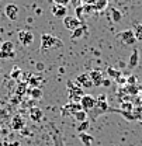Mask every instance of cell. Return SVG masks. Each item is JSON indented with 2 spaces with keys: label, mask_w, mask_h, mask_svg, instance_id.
<instances>
[{
  "label": "cell",
  "mask_w": 142,
  "mask_h": 146,
  "mask_svg": "<svg viewBox=\"0 0 142 146\" xmlns=\"http://www.w3.org/2000/svg\"><path fill=\"white\" fill-rule=\"evenodd\" d=\"M52 141H53V146H65V141H63L62 133L55 127L52 128Z\"/></svg>",
  "instance_id": "cell-15"
},
{
  "label": "cell",
  "mask_w": 142,
  "mask_h": 146,
  "mask_svg": "<svg viewBox=\"0 0 142 146\" xmlns=\"http://www.w3.org/2000/svg\"><path fill=\"white\" fill-rule=\"evenodd\" d=\"M53 4H61V6H68L71 3V0H52Z\"/></svg>",
  "instance_id": "cell-32"
},
{
  "label": "cell",
  "mask_w": 142,
  "mask_h": 146,
  "mask_svg": "<svg viewBox=\"0 0 142 146\" xmlns=\"http://www.w3.org/2000/svg\"><path fill=\"white\" fill-rule=\"evenodd\" d=\"M139 91L141 90H139V87L137 84H127V87H125V93L131 94V96H138Z\"/></svg>",
  "instance_id": "cell-23"
},
{
  "label": "cell",
  "mask_w": 142,
  "mask_h": 146,
  "mask_svg": "<svg viewBox=\"0 0 142 146\" xmlns=\"http://www.w3.org/2000/svg\"><path fill=\"white\" fill-rule=\"evenodd\" d=\"M4 16L9 18L10 21H16L18 18V7L13 3H9L4 7Z\"/></svg>",
  "instance_id": "cell-8"
},
{
  "label": "cell",
  "mask_w": 142,
  "mask_h": 146,
  "mask_svg": "<svg viewBox=\"0 0 142 146\" xmlns=\"http://www.w3.org/2000/svg\"><path fill=\"white\" fill-rule=\"evenodd\" d=\"M79 110H82L79 103H71V101H69L66 106L62 107V115H63V117H69V115H73V114H75L76 111H79Z\"/></svg>",
  "instance_id": "cell-10"
},
{
  "label": "cell",
  "mask_w": 142,
  "mask_h": 146,
  "mask_svg": "<svg viewBox=\"0 0 142 146\" xmlns=\"http://www.w3.org/2000/svg\"><path fill=\"white\" fill-rule=\"evenodd\" d=\"M107 72H108V74H110L113 79H115V80H117L118 77H121V72H118V70H114L113 68H108V69H107Z\"/></svg>",
  "instance_id": "cell-29"
},
{
  "label": "cell",
  "mask_w": 142,
  "mask_h": 146,
  "mask_svg": "<svg viewBox=\"0 0 142 146\" xmlns=\"http://www.w3.org/2000/svg\"><path fill=\"white\" fill-rule=\"evenodd\" d=\"M93 6H94L96 11H103V10H106L107 6H108V0H96V3Z\"/></svg>",
  "instance_id": "cell-24"
},
{
  "label": "cell",
  "mask_w": 142,
  "mask_h": 146,
  "mask_svg": "<svg viewBox=\"0 0 142 146\" xmlns=\"http://www.w3.org/2000/svg\"><path fill=\"white\" fill-rule=\"evenodd\" d=\"M75 83H76L77 86H80L82 89H90V87L93 86L91 79H90V76L87 74V73H82V74H79V76L76 77Z\"/></svg>",
  "instance_id": "cell-9"
},
{
  "label": "cell",
  "mask_w": 142,
  "mask_h": 146,
  "mask_svg": "<svg viewBox=\"0 0 142 146\" xmlns=\"http://www.w3.org/2000/svg\"><path fill=\"white\" fill-rule=\"evenodd\" d=\"M83 1V4H94L96 3V0H82Z\"/></svg>",
  "instance_id": "cell-36"
},
{
  "label": "cell",
  "mask_w": 142,
  "mask_h": 146,
  "mask_svg": "<svg viewBox=\"0 0 142 146\" xmlns=\"http://www.w3.org/2000/svg\"><path fill=\"white\" fill-rule=\"evenodd\" d=\"M0 52H14V44L11 41H6L0 46Z\"/></svg>",
  "instance_id": "cell-22"
},
{
  "label": "cell",
  "mask_w": 142,
  "mask_h": 146,
  "mask_svg": "<svg viewBox=\"0 0 142 146\" xmlns=\"http://www.w3.org/2000/svg\"><path fill=\"white\" fill-rule=\"evenodd\" d=\"M0 72H1V69H0Z\"/></svg>",
  "instance_id": "cell-40"
},
{
  "label": "cell",
  "mask_w": 142,
  "mask_h": 146,
  "mask_svg": "<svg viewBox=\"0 0 142 146\" xmlns=\"http://www.w3.org/2000/svg\"><path fill=\"white\" fill-rule=\"evenodd\" d=\"M62 21H63V27L66 30H69V31H73L75 28L82 25V21L77 17H75V16H65L62 18Z\"/></svg>",
  "instance_id": "cell-7"
},
{
  "label": "cell",
  "mask_w": 142,
  "mask_h": 146,
  "mask_svg": "<svg viewBox=\"0 0 142 146\" xmlns=\"http://www.w3.org/2000/svg\"><path fill=\"white\" fill-rule=\"evenodd\" d=\"M87 112L85 111V110H79V111H76L75 114H73V118L77 121V122H82V121H86L87 119Z\"/></svg>",
  "instance_id": "cell-21"
},
{
  "label": "cell",
  "mask_w": 142,
  "mask_h": 146,
  "mask_svg": "<svg viewBox=\"0 0 142 146\" xmlns=\"http://www.w3.org/2000/svg\"><path fill=\"white\" fill-rule=\"evenodd\" d=\"M20 72H21V70L18 69L17 66H14V69L11 70V77H13V79H18V74H20Z\"/></svg>",
  "instance_id": "cell-33"
},
{
  "label": "cell",
  "mask_w": 142,
  "mask_h": 146,
  "mask_svg": "<svg viewBox=\"0 0 142 146\" xmlns=\"http://www.w3.org/2000/svg\"><path fill=\"white\" fill-rule=\"evenodd\" d=\"M71 33H72V34H71L72 39H79V38H82V36L87 33V27H86V24H82L80 27L75 28L73 31H71Z\"/></svg>",
  "instance_id": "cell-16"
},
{
  "label": "cell",
  "mask_w": 142,
  "mask_h": 146,
  "mask_svg": "<svg viewBox=\"0 0 142 146\" xmlns=\"http://www.w3.org/2000/svg\"><path fill=\"white\" fill-rule=\"evenodd\" d=\"M11 128L16 129V131H20L24 128V119L21 115H16L13 119H11Z\"/></svg>",
  "instance_id": "cell-18"
},
{
  "label": "cell",
  "mask_w": 142,
  "mask_h": 146,
  "mask_svg": "<svg viewBox=\"0 0 142 146\" xmlns=\"http://www.w3.org/2000/svg\"><path fill=\"white\" fill-rule=\"evenodd\" d=\"M25 87H27V83H21V84L18 86V91H17V93H18V94H23Z\"/></svg>",
  "instance_id": "cell-34"
},
{
  "label": "cell",
  "mask_w": 142,
  "mask_h": 146,
  "mask_svg": "<svg viewBox=\"0 0 142 146\" xmlns=\"http://www.w3.org/2000/svg\"><path fill=\"white\" fill-rule=\"evenodd\" d=\"M14 52H0V58L1 59H11V58H14Z\"/></svg>",
  "instance_id": "cell-30"
},
{
  "label": "cell",
  "mask_w": 142,
  "mask_h": 146,
  "mask_svg": "<svg viewBox=\"0 0 142 146\" xmlns=\"http://www.w3.org/2000/svg\"><path fill=\"white\" fill-rule=\"evenodd\" d=\"M110 17H111V21H113V23L118 24V23L123 20V13H121L118 9H111V11H110Z\"/></svg>",
  "instance_id": "cell-19"
},
{
  "label": "cell",
  "mask_w": 142,
  "mask_h": 146,
  "mask_svg": "<svg viewBox=\"0 0 142 146\" xmlns=\"http://www.w3.org/2000/svg\"><path fill=\"white\" fill-rule=\"evenodd\" d=\"M111 84V82L108 80V79H103V82H101V86H106V87H108Z\"/></svg>",
  "instance_id": "cell-35"
},
{
  "label": "cell",
  "mask_w": 142,
  "mask_h": 146,
  "mask_svg": "<svg viewBox=\"0 0 142 146\" xmlns=\"http://www.w3.org/2000/svg\"><path fill=\"white\" fill-rule=\"evenodd\" d=\"M30 96H31L34 100H39V98L42 97V90H41L39 87H31V90H30Z\"/></svg>",
  "instance_id": "cell-27"
},
{
  "label": "cell",
  "mask_w": 142,
  "mask_h": 146,
  "mask_svg": "<svg viewBox=\"0 0 142 146\" xmlns=\"http://www.w3.org/2000/svg\"><path fill=\"white\" fill-rule=\"evenodd\" d=\"M37 69H38V70H42V69H44V65H42V63H37Z\"/></svg>",
  "instance_id": "cell-37"
},
{
  "label": "cell",
  "mask_w": 142,
  "mask_h": 146,
  "mask_svg": "<svg viewBox=\"0 0 142 146\" xmlns=\"http://www.w3.org/2000/svg\"><path fill=\"white\" fill-rule=\"evenodd\" d=\"M17 38H18V42H20L23 46H30V45L34 42V34H33L31 31L21 30V31H18Z\"/></svg>",
  "instance_id": "cell-6"
},
{
  "label": "cell",
  "mask_w": 142,
  "mask_h": 146,
  "mask_svg": "<svg viewBox=\"0 0 142 146\" xmlns=\"http://www.w3.org/2000/svg\"><path fill=\"white\" fill-rule=\"evenodd\" d=\"M90 128V122L86 119V121H82V122H79L77 124V127H76V131H77V133H80V132H87V129Z\"/></svg>",
  "instance_id": "cell-26"
},
{
  "label": "cell",
  "mask_w": 142,
  "mask_h": 146,
  "mask_svg": "<svg viewBox=\"0 0 142 146\" xmlns=\"http://www.w3.org/2000/svg\"><path fill=\"white\" fill-rule=\"evenodd\" d=\"M1 33H3V30H1V28H0V34H1Z\"/></svg>",
  "instance_id": "cell-39"
},
{
  "label": "cell",
  "mask_w": 142,
  "mask_h": 146,
  "mask_svg": "<svg viewBox=\"0 0 142 146\" xmlns=\"http://www.w3.org/2000/svg\"><path fill=\"white\" fill-rule=\"evenodd\" d=\"M132 115H134V121H142V106H134Z\"/></svg>",
  "instance_id": "cell-25"
},
{
  "label": "cell",
  "mask_w": 142,
  "mask_h": 146,
  "mask_svg": "<svg viewBox=\"0 0 142 146\" xmlns=\"http://www.w3.org/2000/svg\"><path fill=\"white\" fill-rule=\"evenodd\" d=\"M138 62H139V51L137 48H134L131 52V56H129V60H128V68L135 69L138 66Z\"/></svg>",
  "instance_id": "cell-13"
},
{
  "label": "cell",
  "mask_w": 142,
  "mask_h": 146,
  "mask_svg": "<svg viewBox=\"0 0 142 146\" xmlns=\"http://www.w3.org/2000/svg\"><path fill=\"white\" fill-rule=\"evenodd\" d=\"M71 1H73V3H75V4H76V3H77V1H82V0H71Z\"/></svg>",
  "instance_id": "cell-38"
},
{
  "label": "cell",
  "mask_w": 142,
  "mask_h": 146,
  "mask_svg": "<svg viewBox=\"0 0 142 146\" xmlns=\"http://www.w3.org/2000/svg\"><path fill=\"white\" fill-rule=\"evenodd\" d=\"M138 80H137V76H129L127 79V84H137Z\"/></svg>",
  "instance_id": "cell-31"
},
{
  "label": "cell",
  "mask_w": 142,
  "mask_h": 146,
  "mask_svg": "<svg viewBox=\"0 0 142 146\" xmlns=\"http://www.w3.org/2000/svg\"><path fill=\"white\" fill-rule=\"evenodd\" d=\"M79 104H80L82 110H85V111L87 112V111H90V110L96 106V97L91 96V94H83V96L80 97Z\"/></svg>",
  "instance_id": "cell-5"
},
{
  "label": "cell",
  "mask_w": 142,
  "mask_h": 146,
  "mask_svg": "<svg viewBox=\"0 0 142 146\" xmlns=\"http://www.w3.org/2000/svg\"><path fill=\"white\" fill-rule=\"evenodd\" d=\"M83 89L80 86H77L76 83H68V96H69V101L71 103H79L80 97L83 96Z\"/></svg>",
  "instance_id": "cell-3"
},
{
  "label": "cell",
  "mask_w": 142,
  "mask_h": 146,
  "mask_svg": "<svg viewBox=\"0 0 142 146\" xmlns=\"http://www.w3.org/2000/svg\"><path fill=\"white\" fill-rule=\"evenodd\" d=\"M44 118V112L42 110L38 108V107H33L30 110V119L34 121V122H39L41 119Z\"/></svg>",
  "instance_id": "cell-14"
},
{
  "label": "cell",
  "mask_w": 142,
  "mask_h": 146,
  "mask_svg": "<svg viewBox=\"0 0 142 146\" xmlns=\"http://www.w3.org/2000/svg\"><path fill=\"white\" fill-rule=\"evenodd\" d=\"M117 39H118L123 45H127V46H132V45H135V42H137L132 30H124V31L118 33V34H117Z\"/></svg>",
  "instance_id": "cell-4"
},
{
  "label": "cell",
  "mask_w": 142,
  "mask_h": 146,
  "mask_svg": "<svg viewBox=\"0 0 142 146\" xmlns=\"http://www.w3.org/2000/svg\"><path fill=\"white\" fill-rule=\"evenodd\" d=\"M41 83H42L41 77H35V76H31V79L28 80V83H27V84H30L31 87H38V86H39Z\"/></svg>",
  "instance_id": "cell-28"
},
{
  "label": "cell",
  "mask_w": 142,
  "mask_h": 146,
  "mask_svg": "<svg viewBox=\"0 0 142 146\" xmlns=\"http://www.w3.org/2000/svg\"><path fill=\"white\" fill-rule=\"evenodd\" d=\"M108 110H110V107H108V103H107V97L104 94H100L99 97H96V106L90 111H87V114H90V117L93 119H96L99 115L106 114Z\"/></svg>",
  "instance_id": "cell-1"
},
{
  "label": "cell",
  "mask_w": 142,
  "mask_h": 146,
  "mask_svg": "<svg viewBox=\"0 0 142 146\" xmlns=\"http://www.w3.org/2000/svg\"><path fill=\"white\" fill-rule=\"evenodd\" d=\"M132 33H134V35H135V39L142 42V24L141 23H135V24H134Z\"/></svg>",
  "instance_id": "cell-20"
},
{
  "label": "cell",
  "mask_w": 142,
  "mask_h": 146,
  "mask_svg": "<svg viewBox=\"0 0 142 146\" xmlns=\"http://www.w3.org/2000/svg\"><path fill=\"white\" fill-rule=\"evenodd\" d=\"M62 46H63V42L55 35H51V34H42L41 35V49L42 51L52 49V48H62Z\"/></svg>",
  "instance_id": "cell-2"
},
{
  "label": "cell",
  "mask_w": 142,
  "mask_h": 146,
  "mask_svg": "<svg viewBox=\"0 0 142 146\" xmlns=\"http://www.w3.org/2000/svg\"><path fill=\"white\" fill-rule=\"evenodd\" d=\"M89 76H90V79H91V83H93V86H101V82H103V79H104V76H103L101 70L96 69V70L90 72Z\"/></svg>",
  "instance_id": "cell-12"
},
{
  "label": "cell",
  "mask_w": 142,
  "mask_h": 146,
  "mask_svg": "<svg viewBox=\"0 0 142 146\" xmlns=\"http://www.w3.org/2000/svg\"><path fill=\"white\" fill-rule=\"evenodd\" d=\"M51 13H52L53 17L63 18L65 16H68V7L66 6H61V4H53L51 7Z\"/></svg>",
  "instance_id": "cell-11"
},
{
  "label": "cell",
  "mask_w": 142,
  "mask_h": 146,
  "mask_svg": "<svg viewBox=\"0 0 142 146\" xmlns=\"http://www.w3.org/2000/svg\"><path fill=\"white\" fill-rule=\"evenodd\" d=\"M79 141L83 143V146H91L94 142V138L93 135H90L87 132H80L79 133Z\"/></svg>",
  "instance_id": "cell-17"
}]
</instances>
